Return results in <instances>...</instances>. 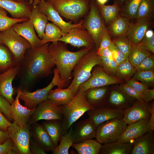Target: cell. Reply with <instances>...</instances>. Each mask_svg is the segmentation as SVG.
I'll return each instance as SVG.
<instances>
[{"label": "cell", "instance_id": "e575fe53", "mask_svg": "<svg viewBox=\"0 0 154 154\" xmlns=\"http://www.w3.org/2000/svg\"><path fill=\"white\" fill-rule=\"evenodd\" d=\"M151 53L139 44L132 45L128 55V59L135 68L145 58L151 55Z\"/></svg>", "mask_w": 154, "mask_h": 154}, {"label": "cell", "instance_id": "ffe728a7", "mask_svg": "<svg viewBox=\"0 0 154 154\" xmlns=\"http://www.w3.org/2000/svg\"><path fill=\"white\" fill-rule=\"evenodd\" d=\"M135 20L131 21L126 36L131 45L140 43L143 40L146 31L153 25L152 19L147 18Z\"/></svg>", "mask_w": 154, "mask_h": 154}, {"label": "cell", "instance_id": "4316f807", "mask_svg": "<svg viewBox=\"0 0 154 154\" xmlns=\"http://www.w3.org/2000/svg\"><path fill=\"white\" fill-rule=\"evenodd\" d=\"M86 99L93 108L106 105L108 90L105 86L89 89L85 92Z\"/></svg>", "mask_w": 154, "mask_h": 154}, {"label": "cell", "instance_id": "9c48e42d", "mask_svg": "<svg viewBox=\"0 0 154 154\" xmlns=\"http://www.w3.org/2000/svg\"><path fill=\"white\" fill-rule=\"evenodd\" d=\"M127 126L122 119H110L97 126L95 138L98 142L103 144L117 141Z\"/></svg>", "mask_w": 154, "mask_h": 154}, {"label": "cell", "instance_id": "94428289", "mask_svg": "<svg viewBox=\"0 0 154 154\" xmlns=\"http://www.w3.org/2000/svg\"><path fill=\"white\" fill-rule=\"evenodd\" d=\"M9 138L7 131L0 129V143L5 142Z\"/></svg>", "mask_w": 154, "mask_h": 154}, {"label": "cell", "instance_id": "f546056e", "mask_svg": "<svg viewBox=\"0 0 154 154\" xmlns=\"http://www.w3.org/2000/svg\"><path fill=\"white\" fill-rule=\"evenodd\" d=\"M130 22L131 20L119 15L107 27L111 38L126 35Z\"/></svg>", "mask_w": 154, "mask_h": 154}, {"label": "cell", "instance_id": "11a10c76", "mask_svg": "<svg viewBox=\"0 0 154 154\" xmlns=\"http://www.w3.org/2000/svg\"><path fill=\"white\" fill-rule=\"evenodd\" d=\"M29 149L31 154H46L45 151L31 137L30 140Z\"/></svg>", "mask_w": 154, "mask_h": 154}, {"label": "cell", "instance_id": "91938a15", "mask_svg": "<svg viewBox=\"0 0 154 154\" xmlns=\"http://www.w3.org/2000/svg\"><path fill=\"white\" fill-rule=\"evenodd\" d=\"M96 53L99 56L103 57L113 59L111 51L109 47L102 49L98 48Z\"/></svg>", "mask_w": 154, "mask_h": 154}, {"label": "cell", "instance_id": "ab89813d", "mask_svg": "<svg viewBox=\"0 0 154 154\" xmlns=\"http://www.w3.org/2000/svg\"><path fill=\"white\" fill-rule=\"evenodd\" d=\"M61 29L53 23L48 22L46 26L45 32L42 40L43 43L58 41L62 37Z\"/></svg>", "mask_w": 154, "mask_h": 154}, {"label": "cell", "instance_id": "e0dca14e", "mask_svg": "<svg viewBox=\"0 0 154 154\" xmlns=\"http://www.w3.org/2000/svg\"><path fill=\"white\" fill-rule=\"evenodd\" d=\"M87 112L89 117L97 127L102 123L113 119H122L124 115L123 111L107 105L93 108Z\"/></svg>", "mask_w": 154, "mask_h": 154}, {"label": "cell", "instance_id": "bcb514c9", "mask_svg": "<svg viewBox=\"0 0 154 154\" xmlns=\"http://www.w3.org/2000/svg\"><path fill=\"white\" fill-rule=\"evenodd\" d=\"M136 71L153 70L154 57L151 54L145 58L138 65L135 67Z\"/></svg>", "mask_w": 154, "mask_h": 154}, {"label": "cell", "instance_id": "44dd1931", "mask_svg": "<svg viewBox=\"0 0 154 154\" xmlns=\"http://www.w3.org/2000/svg\"><path fill=\"white\" fill-rule=\"evenodd\" d=\"M149 120V119H143L127 125L117 141L122 143L131 142L141 137L148 131Z\"/></svg>", "mask_w": 154, "mask_h": 154}, {"label": "cell", "instance_id": "30bf717a", "mask_svg": "<svg viewBox=\"0 0 154 154\" xmlns=\"http://www.w3.org/2000/svg\"><path fill=\"white\" fill-rule=\"evenodd\" d=\"M31 126H22L15 121L7 128L9 136L13 140L17 154H31L29 149Z\"/></svg>", "mask_w": 154, "mask_h": 154}, {"label": "cell", "instance_id": "9f6ffc18", "mask_svg": "<svg viewBox=\"0 0 154 154\" xmlns=\"http://www.w3.org/2000/svg\"><path fill=\"white\" fill-rule=\"evenodd\" d=\"M143 101L148 103L154 98V89L146 90L140 93Z\"/></svg>", "mask_w": 154, "mask_h": 154}, {"label": "cell", "instance_id": "6f0895ef", "mask_svg": "<svg viewBox=\"0 0 154 154\" xmlns=\"http://www.w3.org/2000/svg\"><path fill=\"white\" fill-rule=\"evenodd\" d=\"M151 114L148 123V131H154V103L152 102L148 104Z\"/></svg>", "mask_w": 154, "mask_h": 154}, {"label": "cell", "instance_id": "5bb4252c", "mask_svg": "<svg viewBox=\"0 0 154 154\" xmlns=\"http://www.w3.org/2000/svg\"><path fill=\"white\" fill-rule=\"evenodd\" d=\"M37 6L40 10L46 16L48 21H52L61 29L62 34L67 33L74 27L83 26L84 20H81L75 24H72L70 21H64L52 6L46 0H40Z\"/></svg>", "mask_w": 154, "mask_h": 154}, {"label": "cell", "instance_id": "d6986e66", "mask_svg": "<svg viewBox=\"0 0 154 154\" xmlns=\"http://www.w3.org/2000/svg\"><path fill=\"white\" fill-rule=\"evenodd\" d=\"M97 127L89 117L79 121L72 129L73 143H79L95 138Z\"/></svg>", "mask_w": 154, "mask_h": 154}, {"label": "cell", "instance_id": "603a6c76", "mask_svg": "<svg viewBox=\"0 0 154 154\" xmlns=\"http://www.w3.org/2000/svg\"><path fill=\"white\" fill-rule=\"evenodd\" d=\"M31 137L45 151H52L55 148L53 141L43 126L37 122L31 125Z\"/></svg>", "mask_w": 154, "mask_h": 154}, {"label": "cell", "instance_id": "680465c9", "mask_svg": "<svg viewBox=\"0 0 154 154\" xmlns=\"http://www.w3.org/2000/svg\"><path fill=\"white\" fill-rule=\"evenodd\" d=\"M11 122L8 120L0 108V129L7 131Z\"/></svg>", "mask_w": 154, "mask_h": 154}, {"label": "cell", "instance_id": "1f68e13d", "mask_svg": "<svg viewBox=\"0 0 154 154\" xmlns=\"http://www.w3.org/2000/svg\"><path fill=\"white\" fill-rule=\"evenodd\" d=\"M42 125L51 138L56 147L63 135L62 121L58 119L45 120Z\"/></svg>", "mask_w": 154, "mask_h": 154}, {"label": "cell", "instance_id": "7402d4cb", "mask_svg": "<svg viewBox=\"0 0 154 154\" xmlns=\"http://www.w3.org/2000/svg\"><path fill=\"white\" fill-rule=\"evenodd\" d=\"M21 89L18 87L17 96L13 102L11 104L10 111L13 121L22 126L28 124L29 121L35 111L21 105L19 102Z\"/></svg>", "mask_w": 154, "mask_h": 154}, {"label": "cell", "instance_id": "7bdbcfd3", "mask_svg": "<svg viewBox=\"0 0 154 154\" xmlns=\"http://www.w3.org/2000/svg\"><path fill=\"white\" fill-rule=\"evenodd\" d=\"M111 39L116 47L128 58L132 45L126 35Z\"/></svg>", "mask_w": 154, "mask_h": 154}, {"label": "cell", "instance_id": "7a4b0ae2", "mask_svg": "<svg viewBox=\"0 0 154 154\" xmlns=\"http://www.w3.org/2000/svg\"><path fill=\"white\" fill-rule=\"evenodd\" d=\"M66 44L60 41L52 42L49 46L50 54L58 68L61 80L66 83L70 79L72 71L81 58L92 48L84 47L71 52Z\"/></svg>", "mask_w": 154, "mask_h": 154}, {"label": "cell", "instance_id": "ee69618b", "mask_svg": "<svg viewBox=\"0 0 154 154\" xmlns=\"http://www.w3.org/2000/svg\"><path fill=\"white\" fill-rule=\"evenodd\" d=\"M134 79L147 85V84H153L154 82L153 70L136 71L133 76Z\"/></svg>", "mask_w": 154, "mask_h": 154}, {"label": "cell", "instance_id": "3957f363", "mask_svg": "<svg viewBox=\"0 0 154 154\" xmlns=\"http://www.w3.org/2000/svg\"><path fill=\"white\" fill-rule=\"evenodd\" d=\"M62 112L63 135L67 133L72 124L86 112L92 109L86 98L85 92L78 91L68 104L59 106Z\"/></svg>", "mask_w": 154, "mask_h": 154}, {"label": "cell", "instance_id": "83f0119b", "mask_svg": "<svg viewBox=\"0 0 154 154\" xmlns=\"http://www.w3.org/2000/svg\"><path fill=\"white\" fill-rule=\"evenodd\" d=\"M75 94L68 87L66 89L57 88L51 90L48 93V99L58 106L67 104L70 102Z\"/></svg>", "mask_w": 154, "mask_h": 154}, {"label": "cell", "instance_id": "816d5d0a", "mask_svg": "<svg viewBox=\"0 0 154 154\" xmlns=\"http://www.w3.org/2000/svg\"><path fill=\"white\" fill-rule=\"evenodd\" d=\"M126 84L129 87L140 93L143 91L149 89L148 86L138 81L130 78L126 80Z\"/></svg>", "mask_w": 154, "mask_h": 154}, {"label": "cell", "instance_id": "74e56055", "mask_svg": "<svg viewBox=\"0 0 154 154\" xmlns=\"http://www.w3.org/2000/svg\"><path fill=\"white\" fill-rule=\"evenodd\" d=\"M72 125L68 131L62 135L59 145L55 148L52 151V154H69V149L73 143L72 138Z\"/></svg>", "mask_w": 154, "mask_h": 154}, {"label": "cell", "instance_id": "6125c7cd", "mask_svg": "<svg viewBox=\"0 0 154 154\" xmlns=\"http://www.w3.org/2000/svg\"><path fill=\"white\" fill-rule=\"evenodd\" d=\"M153 36H154V32L152 29H150L146 31L144 37L145 38H150Z\"/></svg>", "mask_w": 154, "mask_h": 154}, {"label": "cell", "instance_id": "52a82bcc", "mask_svg": "<svg viewBox=\"0 0 154 154\" xmlns=\"http://www.w3.org/2000/svg\"><path fill=\"white\" fill-rule=\"evenodd\" d=\"M88 12L83 25L92 37L97 50L101 38L107 29L96 0H90Z\"/></svg>", "mask_w": 154, "mask_h": 154}, {"label": "cell", "instance_id": "d590c367", "mask_svg": "<svg viewBox=\"0 0 154 154\" xmlns=\"http://www.w3.org/2000/svg\"><path fill=\"white\" fill-rule=\"evenodd\" d=\"M16 65L12 53L5 44L0 42V70L4 72Z\"/></svg>", "mask_w": 154, "mask_h": 154}, {"label": "cell", "instance_id": "60d3db41", "mask_svg": "<svg viewBox=\"0 0 154 154\" xmlns=\"http://www.w3.org/2000/svg\"><path fill=\"white\" fill-rule=\"evenodd\" d=\"M136 72L135 68L127 58L118 65L115 76L121 80H126Z\"/></svg>", "mask_w": 154, "mask_h": 154}, {"label": "cell", "instance_id": "6da1fadb", "mask_svg": "<svg viewBox=\"0 0 154 154\" xmlns=\"http://www.w3.org/2000/svg\"><path fill=\"white\" fill-rule=\"evenodd\" d=\"M49 43L28 49L20 65L18 75L21 90H27L38 80L48 76L55 66L50 54Z\"/></svg>", "mask_w": 154, "mask_h": 154}, {"label": "cell", "instance_id": "9a60e30c", "mask_svg": "<svg viewBox=\"0 0 154 154\" xmlns=\"http://www.w3.org/2000/svg\"><path fill=\"white\" fill-rule=\"evenodd\" d=\"M0 7L17 19H27L33 6L24 0H0Z\"/></svg>", "mask_w": 154, "mask_h": 154}, {"label": "cell", "instance_id": "ba28073f", "mask_svg": "<svg viewBox=\"0 0 154 154\" xmlns=\"http://www.w3.org/2000/svg\"><path fill=\"white\" fill-rule=\"evenodd\" d=\"M0 42L5 44L13 54L16 65H20L26 50L32 48L29 42L16 33L12 27L0 32Z\"/></svg>", "mask_w": 154, "mask_h": 154}, {"label": "cell", "instance_id": "836d02e7", "mask_svg": "<svg viewBox=\"0 0 154 154\" xmlns=\"http://www.w3.org/2000/svg\"><path fill=\"white\" fill-rule=\"evenodd\" d=\"M98 5L101 16L108 26L120 15L121 6L116 3L111 5Z\"/></svg>", "mask_w": 154, "mask_h": 154}, {"label": "cell", "instance_id": "f35d334b", "mask_svg": "<svg viewBox=\"0 0 154 154\" xmlns=\"http://www.w3.org/2000/svg\"><path fill=\"white\" fill-rule=\"evenodd\" d=\"M154 13V0H141L135 19L147 18L153 19Z\"/></svg>", "mask_w": 154, "mask_h": 154}, {"label": "cell", "instance_id": "2e32d148", "mask_svg": "<svg viewBox=\"0 0 154 154\" xmlns=\"http://www.w3.org/2000/svg\"><path fill=\"white\" fill-rule=\"evenodd\" d=\"M123 112L122 119L127 125L143 119H149L151 115L148 103L136 100L131 106Z\"/></svg>", "mask_w": 154, "mask_h": 154}, {"label": "cell", "instance_id": "ac0fdd59", "mask_svg": "<svg viewBox=\"0 0 154 154\" xmlns=\"http://www.w3.org/2000/svg\"><path fill=\"white\" fill-rule=\"evenodd\" d=\"M20 68V65H17L0 74V95L10 104L15 100L13 97L14 90L12 82L19 74Z\"/></svg>", "mask_w": 154, "mask_h": 154}, {"label": "cell", "instance_id": "d4e9b609", "mask_svg": "<svg viewBox=\"0 0 154 154\" xmlns=\"http://www.w3.org/2000/svg\"><path fill=\"white\" fill-rule=\"evenodd\" d=\"M135 99L119 90H112L108 95L106 105L112 108L123 110L131 106Z\"/></svg>", "mask_w": 154, "mask_h": 154}, {"label": "cell", "instance_id": "277c9868", "mask_svg": "<svg viewBox=\"0 0 154 154\" xmlns=\"http://www.w3.org/2000/svg\"><path fill=\"white\" fill-rule=\"evenodd\" d=\"M94 47L81 58L73 70V78L68 88L75 94L80 85L90 77L94 68L97 65L102 66L100 56Z\"/></svg>", "mask_w": 154, "mask_h": 154}, {"label": "cell", "instance_id": "4fadbf2b", "mask_svg": "<svg viewBox=\"0 0 154 154\" xmlns=\"http://www.w3.org/2000/svg\"><path fill=\"white\" fill-rule=\"evenodd\" d=\"M58 41L78 48H92L94 46L92 37L84 26L71 29L67 33L62 34Z\"/></svg>", "mask_w": 154, "mask_h": 154}, {"label": "cell", "instance_id": "484cf974", "mask_svg": "<svg viewBox=\"0 0 154 154\" xmlns=\"http://www.w3.org/2000/svg\"><path fill=\"white\" fill-rule=\"evenodd\" d=\"M130 154H154L153 131H148L134 140Z\"/></svg>", "mask_w": 154, "mask_h": 154}, {"label": "cell", "instance_id": "cb8c5ba5", "mask_svg": "<svg viewBox=\"0 0 154 154\" xmlns=\"http://www.w3.org/2000/svg\"><path fill=\"white\" fill-rule=\"evenodd\" d=\"M11 27L16 33L29 42L32 48L38 47L44 44L43 41L37 35L33 23L29 19L16 23Z\"/></svg>", "mask_w": 154, "mask_h": 154}, {"label": "cell", "instance_id": "4dcf8cb0", "mask_svg": "<svg viewBox=\"0 0 154 154\" xmlns=\"http://www.w3.org/2000/svg\"><path fill=\"white\" fill-rule=\"evenodd\" d=\"M133 142L122 143L116 141L102 145L100 154H129L133 146Z\"/></svg>", "mask_w": 154, "mask_h": 154}, {"label": "cell", "instance_id": "db71d44e", "mask_svg": "<svg viewBox=\"0 0 154 154\" xmlns=\"http://www.w3.org/2000/svg\"><path fill=\"white\" fill-rule=\"evenodd\" d=\"M111 39L110 35L107 29L101 38L98 48L102 49L109 47L112 42Z\"/></svg>", "mask_w": 154, "mask_h": 154}, {"label": "cell", "instance_id": "03108f58", "mask_svg": "<svg viewBox=\"0 0 154 154\" xmlns=\"http://www.w3.org/2000/svg\"><path fill=\"white\" fill-rule=\"evenodd\" d=\"M127 0H113L114 3L119 5L120 6H122Z\"/></svg>", "mask_w": 154, "mask_h": 154}, {"label": "cell", "instance_id": "f1b7e54d", "mask_svg": "<svg viewBox=\"0 0 154 154\" xmlns=\"http://www.w3.org/2000/svg\"><path fill=\"white\" fill-rule=\"evenodd\" d=\"M29 19L32 22L38 37L41 39L48 22L47 17L40 10L37 5L33 7Z\"/></svg>", "mask_w": 154, "mask_h": 154}, {"label": "cell", "instance_id": "8992f818", "mask_svg": "<svg viewBox=\"0 0 154 154\" xmlns=\"http://www.w3.org/2000/svg\"><path fill=\"white\" fill-rule=\"evenodd\" d=\"M54 75L52 81L46 87L31 92L25 90L21 89L19 99L24 102L25 106L31 109H35L37 105L43 101L47 99L49 91L55 86L63 88L66 83L62 81L58 68H54Z\"/></svg>", "mask_w": 154, "mask_h": 154}, {"label": "cell", "instance_id": "be15d7a7", "mask_svg": "<svg viewBox=\"0 0 154 154\" xmlns=\"http://www.w3.org/2000/svg\"><path fill=\"white\" fill-rule=\"evenodd\" d=\"M27 1L33 7L37 5L40 0H24Z\"/></svg>", "mask_w": 154, "mask_h": 154}, {"label": "cell", "instance_id": "8d00e7d4", "mask_svg": "<svg viewBox=\"0 0 154 154\" xmlns=\"http://www.w3.org/2000/svg\"><path fill=\"white\" fill-rule=\"evenodd\" d=\"M141 0H127L121 6L119 15L130 20L135 19Z\"/></svg>", "mask_w": 154, "mask_h": 154}, {"label": "cell", "instance_id": "f6af8a7d", "mask_svg": "<svg viewBox=\"0 0 154 154\" xmlns=\"http://www.w3.org/2000/svg\"><path fill=\"white\" fill-rule=\"evenodd\" d=\"M102 63V67L108 74L115 76L118 65L113 59L100 56Z\"/></svg>", "mask_w": 154, "mask_h": 154}, {"label": "cell", "instance_id": "5b68a950", "mask_svg": "<svg viewBox=\"0 0 154 154\" xmlns=\"http://www.w3.org/2000/svg\"><path fill=\"white\" fill-rule=\"evenodd\" d=\"M60 16L76 21L88 12L90 0H46Z\"/></svg>", "mask_w": 154, "mask_h": 154}, {"label": "cell", "instance_id": "8fae6325", "mask_svg": "<svg viewBox=\"0 0 154 154\" xmlns=\"http://www.w3.org/2000/svg\"><path fill=\"white\" fill-rule=\"evenodd\" d=\"M122 82V80L116 76L108 74L104 71L102 66L97 65L93 68L90 78L80 85L78 91L85 92L91 88L121 84Z\"/></svg>", "mask_w": 154, "mask_h": 154}, {"label": "cell", "instance_id": "c3c4849f", "mask_svg": "<svg viewBox=\"0 0 154 154\" xmlns=\"http://www.w3.org/2000/svg\"><path fill=\"white\" fill-rule=\"evenodd\" d=\"M109 47L111 51L113 59L118 65L128 58L116 47L112 42Z\"/></svg>", "mask_w": 154, "mask_h": 154}, {"label": "cell", "instance_id": "003e7915", "mask_svg": "<svg viewBox=\"0 0 154 154\" xmlns=\"http://www.w3.org/2000/svg\"></svg>", "mask_w": 154, "mask_h": 154}, {"label": "cell", "instance_id": "681fc988", "mask_svg": "<svg viewBox=\"0 0 154 154\" xmlns=\"http://www.w3.org/2000/svg\"><path fill=\"white\" fill-rule=\"evenodd\" d=\"M11 104L3 97L0 95V108L3 113L10 122L13 120L12 117L10 108Z\"/></svg>", "mask_w": 154, "mask_h": 154}, {"label": "cell", "instance_id": "7c38bea8", "mask_svg": "<svg viewBox=\"0 0 154 154\" xmlns=\"http://www.w3.org/2000/svg\"><path fill=\"white\" fill-rule=\"evenodd\" d=\"M63 117L62 112L60 106L47 99L41 102L36 107L27 125L31 126L42 119H58L62 121Z\"/></svg>", "mask_w": 154, "mask_h": 154}, {"label": "cell", "instance_id": "f907efd6", "mask_svg": "<svg viewBox=\"0 0 154 154\" xmlns=\"http://www.w3.org/2000/svg\"><path fill=\"white\" fill-rule=\"evenodd\" d=\"M0 154H17L14 151L13 141L11 138L0 143Z\"/></svg>", "mask_w": 154, "mask_h": 154}, {"label": "cell", "instance_id": "d6a6232c", "mask_svg": "<svg viewBox=\"0 0 154 154\" xmlns=\"http://www.w3.org/2000/svg\"><path fill=\"white\" fill-rule=\"evenodd\" d=\"M102 146L97 140L91 139L73 143L72 146L78 154H99Z\"/></svg>", "mask_w": 154, "mask_h": 154}, {"label": "cell", "instance_id": "b9f144b4", "mask_svg": "<svg viewBox=\"0 0 154 154\" xmlns=\"http://www.w3.org/2000/svg\"><path fill=\"white\" fill-rule=\"evenodd\" d=\"M7 11L0 7V32L5 31L16 23L27 21V19H17L7 16Z\"/></svg>", "mask_w": 154, "mask_h": 154}, {"label": "cell", "instance_id": "7dc6e473", "mask_svg": "<svg viewBox=\"0 0 154 154\" xmlns=\"http://www.w3.org/2000/svg\"><path fill=\"white\" fill-rule=\"evenodd\" d=\"M119 88L122 92L130 97L139 101L144 102L140 93L129 87L126 83H121Z\"/></svg>", "mask_w": 154, "mask_h": 154}, {"label": "cell", "instance_id": "f5cc1de1", "mask_svg": "<svg viewBox=\"0 0 154 154\" xmlns=\"http://www.w3.org/2000/svg\"><path fill=\"white\" fill-rule=\"evenodd\" d=\"M139 44L151 52L154 53V36L150 38L144 37Z\"/></svg>", "mask_w": 154, "mask_h": 154}, {"label": "cell", "instance_id": "e7e4bbea", "mask_svg": "<svg viewBox=\"0 0 154 154\" xmlns=\"http://www.w3.org/2000/svg\"><path fill=\"white\" fill-rule=\"evenodd\" d=\"M108 1V0H96L97 4L100 5H105Z\"/></svg>", "mask_w": 154, "mask_h": 154}]
</instances>
